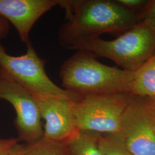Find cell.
<instances>
[{"label":"cell","mask_w":155,"mask_h":155,"mask_svg":"<svg viewBox=\"0 0 155 155\" xmlns=\"http://www.w3.org/2000/svg\"><path fill=\"white\" fill-rule=\"evenodd\" d=\"M59 5L65 11L66 21L59 29L58 37L67 50L83 39L129 30L140 22L137 13L117 0H60Z\"/></svg>","instance_id":"obj_1"},{"label":"cell","mask_w":155,"mask_h":155,"mask_svg":"<svg viewBox=\"0 0 155 155\" xmlns=\"http://www.w3.org/2000/svg\"><path fill=\"white\" fill-rule=\"evenodd\" d=\"M59 77L63 89L80 96L131 94L136 71L107 66L93 53L79 50L62 64Z\"/></svg>","instance_id":"obj_2"},{"label":"cell","mask_w":155,"mask_h":155,"mask_svg":"<svg viewBox=\"0 0 155 155\" xmlns=\"http://www.w3.org/2000/svg\"><path fill=\"white\" fill-rule=\"evenodd\" d=\"M86 50L110 59L124 70L136 71L155 52V31L139 23L118 38L83 39L71 50Z\"/></svg>","instance_id":"obj_3"},{"label":"cell","mask_w":155,"mask_h":155,"mask_svg":"<svg viewBox=\"0 0 155 155\" xmlns=\"http://www.w3.org/2000/svg\"><path fill=\"white\" fill-rule=\"evenodd\" d=\"M21 56L9 55L0 40V69L35 95L59 96L78 100L80 95L64 90L50 79L45 69L46 61L39 56L32 43Z\"/></svg>","instance_id":"obj_4"},{"label":"cell","mask_w":155,"mask_h":155,"mask_svg":"<svg viewBox=\"0 0 155 155\" xmlns=\"http://www.w3.org/2000/svg\"><path fill=\"white\" fill-rule=\"evenodd\" d=\"M131 97L132 94L125 93L81 96L74 105L78 130L100 134L118 133Z\"/></svg>","instance_id":"obj_5"},{"label":"cell","mask_w":155,"mask_h":155,"mask_svg":"<svg viewBox=\"0 0 155 155\" xmlns=\"http://www.w3.org/2000/svg\"><path fill=\"white\" fill-rule=\"evenodd\" d=\"M118 133L133 155H155L153 102L132 95Z\"/></svg>","instance_id":"obj_6"},{"label":"cell","mask_w":155,"mask_h":155,"mask_svg":"<svg viewBox=\"0 0 155 155\" xmlns=\"http://www.w3.org/2000/svg\"><path fill=\"white\" fill-rule=\"evenodd\" d=\"M0 100L8 101L15 110L20 140L31 144L43 137L41 118L33 94L1 69Z\"/></svg>","instance_id":"obj_7"},{"label":"cell","mask_w":155,"mask_h":155,"mask_svg":"<svg viewBox=\"0 0 155 155\" xmlns=\"http://www.w3.org/2000/svg\"><path fill=\"white\" fill-rule=\"evenodd\" d=\"M41 120L45 121L43 138L66 143L78 130L75 112L77 100L59 96L35 95Z\"/></svg>","instance_id":"obj_8"},{"label":"cell","mask_w":155,"mask_h":155,"mask_svg":"<svg viewBox=\"0 0 155 155\" xmlns=\"http://www.w3.org/2000/svg\"><path fill=\"white\" fill-rule=\"evenodd\" d=\"M60 0H0V16L11 22L25 45L31 43L30 33L35 24Z\"/></svg>","instance_id":"obj_9"},{"label":"cell","mask_w":155,"mask_h":155,"mask_svg":"<svg viewBox=\"0 0 155 155\" xmlns=\"http://www.w3.org/2000/svg\"><path fill=\"white\" fill-rule=\"evenodd\" d=\"M99 135L78 130L67 141L68 155H101L98 142Z\"/></svg>","instance_id":"obj_10"},{"label":"cell","mask_w":155,"mask_h":155,"mask_svg":"<svg viewBox=\"0 0 155 155\" xmlns=\"http://www.w3.org/2000/svg\"><path fill=\"white\" fill-rule=\"evenodd\" d=\"M25 155H68L66 143L50 141L43 137L24 145Z\"/></svg>","instance_id":"obj_11"},{"label":"cell","mask_w":155,"mask_h":155,"mask_svg":"<svg viewBox=\"0 0 155 155\" xmlns=\"http://www.w3.org/2000/svg\"><path fill=\"white\" fill-rule=\"evenodd\" d=\"M98 142L101 155H133L118 133L100 134Z\"/></svg>","instance_id":"obj_12"},{"label":"cell","mask_w":155,"mask_h":155,"mask_svg":"<svg viewBox=\"0 0 155 155\" xmlns=\"http://www.w3.org/2000/svg\"><path fill=\"white\" fill-rule=\"evenodd\" d=\"M117 1L125 8L137 13L140 17L149 5L150 0H117Z\"/></svg>","instance_id":"obj_13"},{"label":"cell","mask_w":155,"mask_h":155,"mask_svg":"<svg viewBox=\"0 0 155 155\" xmlns=\"http://www.w3.org/2000/svg\"><path fill=\"white\" fill-rule=\"evenodd\" d=\"M140 23L155 31V0H150L147 9L140 16Z\"/></svg>","instance_id":"obj_14"},{"label":"cell","mask_w":155,"mask_h":155,"mask_svg":"<svg viewBox=\"0 0 155 155\" xmlns=\"http://www.w3.org/2000/svg\"><path fill=\"white\" fill-rule=\"evenodd\" d=\"M19 139L0 138V155H8L12 147L18 143Z\"/></svg>","instance_id":"obj_15"},{"label":"cell","mask_w":155,"mask_h":155,"mask_svg":"<svg viewBox=\"0 0 155 155\" xmlns=\"http://www.w3.org/2000/svg\"><path fill=\"white\" fill-rule=\"evenodd\" d=\"M9 29V22L5 18L0 16V40L8 36Z\"/></svg>","instance_id":"obj_16"},{"label":"cell","mask_w":155,"mask_h":155,"mask_svg":"<svg viewBox=\"0 0 155 155\" xmlns=\"http://www.w3.org/2000/svg\"><path fill=\"white\" fill-rule=\"evenodd\" d=\"M8 155H25L24 145H21L18 143L15 144L12 147Z\"/></svg>","instance_id":"obj_17"},{"label":"cell","mask_w":155,"mask_h":155,"mask_svg":"<svg viewBox=\"0 0 155 155\" xmlns=\"http://www.w3.org/2000/svg\"><path fill=\"white\" fill-rule=\"evenodd\" d=\"M153 127L155 132V101H153Z\"/></svg>","instance_id":"obj_18"}]
</instances>
